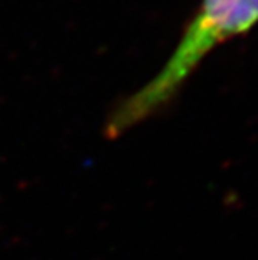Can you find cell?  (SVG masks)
Returning a JSON list of instances; mask_svg holds the SVG:
<instances>
[{
  "label": "cell",
  "mask_w": 258,
  "mask_h": 260,
  "mask_svg": "<svg viewBox=\"0 0 258 260\" xmlns=\"http://www.w3.org/2000/svg\"><path fill=\"white\" fill-rule=\"evenodd\" d=\"M258 24V0H201L171 57L150 82L118 103L104 124L116 140L164 108L211 51Z\"/></svg>",
  "instance_id": "1"
}]
</instances>
